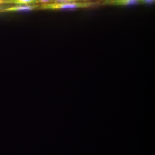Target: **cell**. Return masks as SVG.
Masks as SVG:
<instances>
[{"instance_id": "1", "label": "cell", "mask_w": 155, "mask_h": 155, "mask_svg": "<svg viewBox=\"0 0 155 155\" xmlns=\"http://www.w3.org/2000/svg\"><path fill=\"white\" fill-rule=\"evenodd\" d=\"M99 3L94 1L83 2H52L40 5L39 10L46 11H62L87 9L98 6Z\"/></svg>"}, {"instance_id": "7", "label": "cell", "mask_w": 155, "mask_h": 155, "mask_svg": "<svg viewBox=\"0 0 155 155\" xmlns=\"http://www.w3.org/2000/svg\"><path fill=\"white\" fill-rule=\"evenodd\" d=\"M53 0H38L39 3L42 4H47V3L52 2Z\"/></svg>"}, {"instance_id": "8", "label": "cell", "mask_w": 155, "mask_h": 155, "mask_svg": "<svg viewBox=\"0 0 155 155\" xmlns=\"http://www.w3.org/2000/svg\"><path fill=\"white\" fill-rule=\"evenodd\" d=\"M5 8V7H4V6H3L2 5H0V11H2V9H4V8Z\"/></svg>"}, {"instance_id": "2", "label": "cell", "mask_w": 155, "mask_h": 155, "mask_svg": "<svg viewBox=\"0 0 155 155\" xmlns=\"http://www.w3.org/2000/svg\"><path fill=\"white\" fill-rule=\"evenodd\" d=\"M38 4L31 5H17L4 8L0 13H14V12H28L39 10Z\"/></svg>"}, {"instance_id": "5", "label": "cell", "mask_w": 155, "mask_h": 155, "mask_svg": "<svg viewBox=\"0 0 155 155\" xmlns=\"http://www.w3.org/2000/svg\"><path fill=\"white\" fill-rule=\"evenodd\" d=\"M93 0H53L52 2H89L93 1Z\"/></svg>"}, {"instance_id": "6", "label": "cell", "mask_w": 155, "mask_h": 155, "mask_svg": "<svg viewBox=\"0 0 155 155\" xmlns=\"http://www.w3.org/2000/svg\"><path fill=\"white\" fill-rule=\"evenodd\" d=\"M140 4H151L155 2V0H138Z\"/></svg>"}, {"instance_id": "10", "label": "cell", "mask_w": 155, "mask_h": 155, "mask_svg": "<svg viewBox=\"0 0 155 155\" xmlns=\"http://www.w3.org/2000/svg\"><path fill=\"white\" fill-rule=\"evenodd\" d=\"M3 1H4V0H0V1H2V2ZM3 4V3H2Z\"/></svg>"}, {"instance_id": "4", "label": "cell", "mask_w": 155, "mask_h": 155, "mask_svg": "<svg viewBox=\"0 0 155 155\" xmlns=\"http://www.w3.org/2000/svg\"><path fill=\"white\" fill-rule=\"evenodd\" d=\"M3 5H36L38 4V0H4Z\"/></svg>"}, {"instance_id": "9", "label": "cell", "mask_w": 155, "mask_h": 155, "mask_svg": "<svg viewBox=\"0 0 155 155\" xmlns=\"http://www.w3.org/2000/svg\"><path fill=\"white\" fill-rule=\"evenodd\" d=\"M0 5H3L2 1H0Z\"/></svg>"}, {"instance_id": "3", "label": "cell", "mask_w": 155, "mask_h": 155, "mask_svg": "<svg viewBox=\"0 0 155 155\" xmlns=\"http://www.w3.org/2000/svg\"><path fill=\"white\" fill-rule=\"evenodd\" d=\"M138 0H105L102 3L104 5L125 7L139 4Z\"/></svg>"}]
</instances>
